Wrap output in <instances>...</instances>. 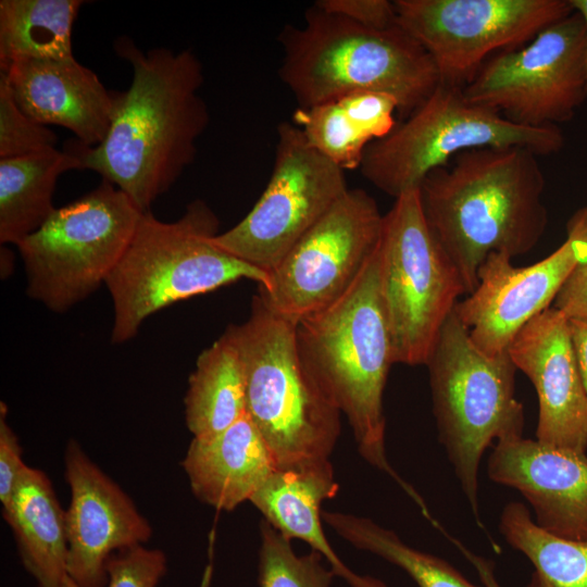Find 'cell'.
<instances>
[{"mask_svg": "<svg viewBox=\"0 0 587 587\" xmlns=\"http://www.w3.org/2000/svg\"><path fill=\"white\" fill-rule=\"evenodd\" d=\"M114 48L129 62L132 83L115 91L104 139L95 147L77 139L70 146L84 170L101 175L145 213L193 162L197 140L208 127L209 110L199 95L202 64L187 49L143 53L128 37L116 39Z\"/></svg>", "mask_w": 587, "mask_h": 587, "instance_id": "cell-1", "label": "cell"}, {"mask_svg": "<svg viewBox=\"0 0 587 587\" xmlns=\"http://www.w3.org/2000/svg\"><path fill=\"white\" fill-rule=\"evenodd\" d=\"M537 157L517 146L469 149L422 182L424 216L467 295L490 253L513 259L534 249L545 234V177Z\"/></svg>", "mask_w": 587, "mask_h": 587, "instance_id": "cell-2", "label": "cell"}, {"mask_svg": "<svg viewBox=\"0 0 587 587\" xmlns=\"http://www.w3.org/2000/svg\"><path fill=\"white\" fill-rule=\"evenodd\" d=\"M296 334L304 367L347 417L360 455L389 475L427 516L423 498L386 455L383 399L395 359L377 246L352 286L328 307L299 320Z\"/></svg>", "mask_w": 587, "mask_h": 587, "instance_id": "cell-3", "label": "cell"}, {"mask_svg": "<svg viewBox=\"0 0 587 587\" xmlns=\"http://www.w3.org/2000/svg\"><path fill=\"white\" fill-rule=\"evenodd\" d=\"M278 41V75L299 108L373 91L391 96L407 118L440 84L429 54L399 25L371 29L313 4Z\"/></svg>", "mask_w": 587, "mask_h": 587, "instance_id": "cell-4", "label": "cell"}, {"mask_svg": "<svg viewBox=\"0 0 587 587\" xmlns=\"http://www.w3.org/2000/svg\"><path fill=\"white\" fill-rule=\"evenodd\" d=\"M218 220L195 200L176 221L163 222L151 211L141 215L123 257L105 280L114 308L113 344L138 333L151 314L173 303L214 291L240 279L266 287L270 274L214 242Z\"/></svg>", "mask_w": 587, "mask_h": 587, "instance_id": "cell-5", "label": "cell"}, {"mask_svg": "<svg viewBox=\"0 0 587 587\" xmlns=\"http://www.w3.org/2000/svg\"><path fill=\"white\" fill-rule=\"evenodd\" d=\"M296 324L257 294L249 317L225 330L242 359L247 414L276 469L329 460L341 429V413L302 363Z\"/></svg>", "mask_w": 587, "mask_h": 587, "instance_id": "cell-6", "label": "cell"}, {"mask_svg": "<svg viewBox=\"0 0 587 587\" xmlns=\"http://www.w3.org/2000/svg\"><path fill=\"white\" fill-rule=\"evenodd\" d=\"M425 365L439 441L480 525L483 454L494 441L523 436L524 408L515 398L517 369L508 350L492 355L479 350L454 309Z\"/></svg>", "mask_w": 587, "mask_h": 587, "instance_id": "cell-7", "label": "cell"}, {"mask_svg": "<svg viewBox=\"0 0 587 587\" xmlns=\"http://www.w3.org/2000/svg\"><path fill=\"white\" fill-rule=\"evenodd\" d=\"M523 147L536 155L559 152V127L515 124L500 113L470 102L463 88L439 84L429 98L385 137L365 149L360 172L394 197L419 189L434 170L474 148Z\"/></svg>", "mask_w": 587, "mask_h": 587, "instance_id": "cell-8", "label": "cell"}, {"mask_svg": "<svg viewBox=\"0 0 587 587\" xmlns=\"http://www.w3.org/2000/svg\"><path fill=\"white\" fill-rule=\"evenodd\" d=\"M142 213L104 179L87 195L57 208L17 245L28 296L54 312L67 311L87 298L105 284Z\"/></svg>", "mask_w": 587, "mask_h": 587, "instance_id": "cell-9", "label": "cell"}, {"mask_svg": "<svg viewBox=\"0 0 587 587\" xmlns=\"http://www.w3.org/2000/svg\"><path fill=\"white\" fill-rule=\"evenodd\" d=\"M380 295L395 363L426 364L463 279L424 216L419 189L395 199L377 242Z\"/></svg>", "mask_w": 587, "mask_h": 587, "instance_id": "cell-10", "label": "cell"}, {"mask_svg": "<svg viewBox=\"0 0 587 587\" xmlns=\"http://www.w3.org/2000/svg\"><path fill=\"white\" fill-rule=\"evenodd\" d=\"M348 189L345 171L311 147L296 124L282 122L265 189L214 242L270 274Z\"/></svg>", "mask_w": 587, "mask_h": 587, "instance_id": "cell-11", "label": "cell"}, {"mask_svg": "<svg viewBox=\"0 0 587 587\" xmlns=\"http://www.w3.org/2000/svg\"><path fill=\"white\" fill-rule=\"evenodd\" d=\"M584 54L585 25L573 11L525 47L487 59L463 93L515 124L567 122L587 98Z\"/></svg>", "mask_w": 587, "mask_h": 587, "instance_id": "cell-12", "label": "cell"}, {"mask_svg": "<svg viewBox=\"0 0 587 587\" xmlns=\"http://www.w3.org/2000/svg\"><path fill=\"white\" fill-rule=\"evenodd\" d=\"M397 23L429 54L440 84L464 88L487 58L574 10L570 0H396Z\"/></svg>", "mask_w": 587, "mask_h": 587, "instance_id": "cell-13", "label": "cell"}, {"mask_svg": "<svg viewBox=\"0 0 587 587\" xmlns=\"http://www.w3.org/2000/svg\"><path fill=\"white\" fill-rule=\"evenodd\" d=\"M384 214L365 190L348 191L295 243L258 287L265 305L291 321L340 298L373 254Z\"/></svg>", "mask_w": 587, "mask_h": 587, "instance_id": "cell-14", "label": "cell"}, {"mask_svg": "<svg viewBox=\"0 0 587 587\" xmlns=\"http://www.w3.org/2000/svg\"><path fill=\"white\" fill-rule=\"evenodd\" d=\"M587 207L566 226L565 241L539 262L516 267L505 253H490L478 285L454 311L475 346L487 354L508 350L520 330L550 308L575 266L587 257Z\"/></svg>", "mask_w": 587, "mask_h": 587, "instance_id": "cell-15", "label": "cell"}, {"mask_svg": "<svg viewBox=\"0 0 587 587\" xmlns=\"http://www.w3.org/2000/svg\"><path fill=\"white\" fill-rule=\"evenodd\" d=\"M64 477L71 491L65 510L67 575L79 587H105L109 558L148 542L152 527L75 439L64 450Z\"/></svg>", "mask_w": 587, "mask_h": 587, "instance_id": "cell-16", "label": "cell"}, {"mask_svg": "<svg viewBox=\"0 0 587 587\" xmlns=\"http://www.w3.org/2000/svg\"><path fill=\"white\" fill-rule=\"evenodd\" d=\"M538 398L536 439L578 452L587 450V392L570 321L550 307L530 320L508 347Z\"/></svg>", "mask_w": 587, "mask_h": 587, "instance_id": "cell-17", "label": "cell"}, {"mask_svg": "<svg viewBox=\"0 0 587 587\" xmlns=\"http://www.w3.org/2000/svg\"><path fill=\"white\" fill-rule=\"evenodd\" d=\"M489 478L516 489L542 529L567 539H587V455L523 436L496 442L487 461Z\"/></svg>", "mask_w": 587, "mask_h": 587, "instance_id": "cell-18", "label": "cell"}, {"mask_svg": "<svg viewBox=\"0 0 587 587\" xmlns=\"http://www.w3.org/2000/svg\"><path fill=\"white\" fill-rule=\"evenodd\" d=\"M14 100L29 117L43 125L70 129L87 146L105 137L115 91L74 57L62 60H21L1 70Z\"/></svg>", "mask_w": 587, "mask_h": 587, "instance_id": "cell-19", "label": "cell"}, {"mask_svg": "<svg viewBox=\"0 0 587 587\" xmlns=\"http://www.w3.org/2000/svg\"><path fill=\"white\" fill-rule=\"evenodd\" d=\"M339 489L329 460L276 469L250 501L287 539H300L321 553L336 576L350 587H388L372 576L352 572L332 549L322 525V503Z\"/></svg>", "mask_w": 587, "mask_h": 587, "instance_id": "cell-20", "label": "cell"}, {"mask_svg": "<svg viewBox=\"0 0 587 587\" xmlns=\"http://www.w3.org/2000/svg\"><path fill=\"white\" fill-rule=\"evenodd\" d=\"M182 466L192 494L226 512L250 501L276 470L268 447L248 414L212 439L192 438Z\"/></svg>", "mask_w": 587, "mask_h": 587, "instance_id": "cell-21", "label": "cell"}, {"mask_svg": "<svg viewBox=\"0 0 587 587\" xmlns=\"http://www.w3.org/2000/svg\"><path fill=\"white\" fill-rule=\"evenodd\" d=\"M2 514L38 587H60L67 576L65 511L46 473L27 466Z\"/></svg>", "mask_w": 587, "mask_h": 587, "instance_id": "cell-22", "label": "cell"}, {"mask_svg": "<svg viewBox=\"0 0 587 587\" xmlns=\"http://www.w3.org/2000/svg\"><path fill=\"white\" fill-rule=\"evenodd\" d=\"M397 101L389 95L360 91L298 108L294 124L307 141L344 171L360 167L366 147L396 126Z\"/></svg>", "mask_w": 587, "mask_h": 587, "instance_id": "cell-23", "label": "cell"}, {"mask_svg": "<svg viewBox=\"0 0 587 587\" xmlns=\"http://www.w3.org/2000/svg\"><path fill=\"white\" fill-rule=\"evenodd\" d=\"M84 170L67 143L28 155L0 159V242L18 245L57 209L52 196L59 177Z\"/></svg>", "mask_w": 587, "mask_h": 587, "instance_id": "cell-24", "label": "cell"}, {"mask_svg": "<svg viewBox=\"0 0 587 587\" xmlns=\"http://www.w3.org/2000/svg\"><path fill=\"white\" fill-rule=\"evenodd\" d=\"M184 404L186 426L198 440L214 438L247 414L242 359L226 333L197 358Z\"/></svg>", "mask_w": 587, "mask_h": 587, "instance_id": "cell-25", "label": "cell"}, {"mask_svg": "<svg viewBox=\"0 0 587 587\" xmlns=\"http://www.w3.org/2000/svg\"><path fill=\"white\" fill-rule=\"evenodd\" d=\"M82 0H1L0 71L21 60L73 58Z\"/></svg>", "mask_w": 587, "mask_h": 587, "instance_id": "cell-26", "label": "cell"}, {"mask_svg": "<svg viewBox=\"0 0 587 587\" xmlns=\"http://www.w3.org/2000/svg\"><path fill=\"white\" fill-rule=\"evenodd\" d=\"M499 530L534 565L525 587H587V539L562 538L542 529L519 501L504 505Z\"/></svg>", "mask_w": 587, "mask_h": 587, "instance_id": "cell-27", "label": "cell"}, {"mask_svg": "<svg viewBox=\"0 0 587 587\" xmlns=\"http://www.w3.org/2000/svg\"><path fill=\"white\" fill-rule=\"evenodd\" d=\"M322 517L354 548L403 570L417 587H485L473 584L445 559L407 545L394 530L371 519L337 511L322 512Z\"/></svg>", "mask_w": 587, "mask_h": 587, "instance_id": "cell-28", "label": "cell"}, {"mask_svg": "<svg viewBox=\"0 0 587 587\" xmlns=\"http://www.w3.org/2000/svg\"><path fill=\"white\" fill-rule=\"evenodd\" d=\"M259 585L260 587H330L335 575L324 563V557L311 550L299 555L291 540L268 522L260 523Z\"/></svg>", "mask_w": 587, "mask_h": 587, "instance_id": "cell-29", "label": "cell"}, {"mask_svg": "<svg viewBox=\"0 0 587 587\" xmlns=\"http://www.w3.org/2000/svg\"><path fill=\"white\" fill-rule=\"evenodd\" d=\"M58 136L47 125L22 111L0 72V159L16 158L57 148Z\"/></svg>", "mask_w": 587, "mask_h": 587, "instance_id": "cell-30", "label": "cell"}, {"mask_svg": "<svg viewBox=\"0 0 587 587\" xmlns=\"http://www.w3.org/2000/svg\"><path fill=\"white\" fill-rule=\"evenodd\" d=\"M160 549L134 546L113 553L107 562V587H157L166 572ZM60 587H79L68 575Z\"/></svg>", "mask_w": 587, "mask_h": 587, "instance_id": "cell-31", "label": "cell"}, {"mask_svg": "<svg viewBox=\"0 0 587 587\" xmlns=\"http://www.w3.org/2000/svg\"><path fill=\"white\" fill-rule=\"evenodd\" d=\"M314 5L371 29L383 30L398 25L394 1L319 0Z\"/></svg>", "mask_w": 587, "mask_h": 587, "instance_id": "cell-32", "label": "cell"}, {"mask_svg": "<svg viewBox=\"0 0 587 587\" xmlns=\"http://www.w3.org/2000/svg\"><path fill=\"white\" fill-rule=\"evenodd\" d=\"M7 405L0 404V501L2 508L12 499L28 465L23 461V449L7 421Z\"/></svg>", "mask_w": 587, "mask_h": 587, "instance_id": "cell-33", "label": "cell"}, {"mask_svg": "<svg viewBox=\"0 0 587 587\" xmlns=\"http://www.w3.org/2000/svg\"><path fill=\"white\" fill-rule=\"evenodd\" d=\"M553 303L567 319H587V257L572 271Z\"/></svg>", "mask_w": 587, "mask_h": 587, "instance_id": "cell-34", "label": "cell"}, {"mask_svg": "<svg viewBox=\"0 0 587 587\" xmlns=\"http://www.w3.org/2000/svg\"><path fill=\"white\" fill-rule=\"evenodd\" d=\"M572 340L587 392V319H569Z\"/></svg>", "mask_w": 587, "mask_h": 587, "instance_id": "cell-35", "label": "cell"}, {"mask_svg": "<svg viewBox=\"0 0 587 587\" xmlns=\"http://www.w3.org/2000/svg\"><path fill=\"white\" fill-rule=\"evenodd\" d=\"M449 537V536H448ZM450 540L458 547L464 557L472 563L475 567L483 585L485 587H501L496 574H495V563L488 559H485L480 555H477L465 548L460 541L449 537Z\"/></svg>", "mask_w": 587, "mask_h": 587, "instance_id": "cell-36", "label": "cell"}, {"mask_svg": "<svg viewBox=\"0 0 587 587\" xmlns=\"http://www.w3.org/2000/svg\"><path fill=\"white\" fill-rule=\"evenodd\" d=\"M570 3L575 12H577L585 25V76H586V92H587V0H570Z\"/></svg>", "mask_w": 587, "mask_h": 587, "instance_id": "cell-37", "label": "cell"}, {"mask_svg": "<svg viewBox=\"0 0 587 587\" xmlns=\"http://www.w3.org/2000/svg\"><path fill=\"white\" fill-rule=\"evenodd\" d=\"M585 242L587 243V236H586Z\"/></svg>", "mask_w": 587, "mask_h": 587, "instance_id": "cell-38", "label": "cell"}]
</instances>
